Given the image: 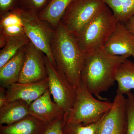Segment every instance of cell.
Wrapping results in <instances>:
<instances>
[{"label": "cell", "mask_w": 134, "mask_h": 134, "mask_svg": "<svg viewBox=\"0 0 134 134\" xmlns=\"http://www.w3.org/2000/svg\"><path fill=\"white\" fill-rule=\"evenodd\" d=\"M26 45L19 50L14 57L0 68L1 87L7 88L11 85L18 82L25 59Z\"/></svg>", "instance_id": "5bb4252c"}, {"label": "cell", "mask_w": 134, "mask_h": 134, "mask_svg": "<svg viewBox=\"0 0 134 134\" xmlns=\"http://www.w3.org/2000/svg\"><path fill=\"white\" fill-rule=\"evenodd\" d=\"M103 117L97 122L87 125L63 122V134H98L99 129Z\"/></svg>", "instance_id": "44dd1931"}, {"label": "cell", "mask_w": 134, "mask_h": 134, "mask_svg": "<svg viewBox=\"0 0 134 134\" xmlns=\"http://www.w3.org/2000/svg\"><path fill=\"white\" fill-rule=\"evenodd\" d=\"M51 96L48 89L29 105L30 115L48 125L64 118L65 115L64 110L52 100Z\"/></svg>", "instance_id": "30bf717a"}, {"label": "cell", "mask_w": 134, "mask_h": 134, "mask_svg": "<svg viewBox=\"0 0 134 134\" xmlns=\"http://www.w3.org/2000/svg\"><path fill=\"white\" fill-rule=\"evenodd\" d=\"M125 25L128 30L134 35V16L128 20Z\"/></svg>", "instance_id": "4316f807"}, {"label": "cell", "mask_w": 134, "mask_h": 134, "mask_svg": "<svg viewBox=\"0 0 134 134\" xmlns=\"http://www.w3.org/2000/svg\"><path fill=\"white\" fill-rule=\"evenodd\" d=\"M117 94L124 95L134 90V62L128 59L120 65L115 77Z\"/></svg>", "instance_id": "e0dca14e"}, {"label": "cell", "mask_w": 134, "mask_h": 134, "mask_svg": "<svg viewBox=\"0 0 134 134\" xmlns=\"http://www.w3.org/2000/svg\"><path fill=\"white\" fill-rule=\"evenodd\" d=\"M7 103V89L0 87V108Z\"/></svg>", "instance_id": "484cf974"}, {"label": "cell", "mask_w": 134, "mask_h": 134, "mask_svg": "<svg viewBox=\"0 0 134 134\" xmlns=\"http://www.w3.org/2000/svg\"><path fill=\"white\" fill-rule=\"evenodd\" d=\"M111 10L117 21L125 24L134 16V0H103Z\"/></svg>", "instance_id": "d6986e66"}, {"label": "cell", "mask_w": 134, "mask_h": 134, "mask_svg": "<svg viewBox=\"0 0 134 134\" xmlns=\"http://www.w3.org/2000/svg\"><path fill=\"white\" fill-rule=\"evenodd\" d=\"M113 102L96 99L80 82L77 88L76 98L73 108L63 122L87 125L97 122L111 108Z\"/></svg>", "instance_id": "277c9868"}, {"label": "cell", "mask_w": 134, "mask_h": 134, "mask_svg": "<svg viewBox=\"0 0 134 134\" xmlns=\"http://www.w3.org/2000/svg\"><path fill=\"white\" fill-rule=\"evenodd\" d=\"M6 89L7 103L21 100L30 105L48 89V80L30 83L17 82Z\"/></svg>", "instance_id": "7c38bea8"}, {"label": "cell", "mask_w": 134, "mask_h": 134, "mask_svg": "<svg viewBox=\"0 0 134 134\" xmlns=\"http://www.w3.org/2000/svg\"><path fill=\"white\" fill-rule=\"evenodd\" d=\"M26 34L10 38L0 51V68L16 54L19 50L30 42Z\"/></svg>", "instance_id": "ffe728a7"}, {"label": "cell", "mask_w": 134, "mask_h": 134, "mask_svg": "<svg viewBox=\"0 0 134 134\" xmlns=\"http://www.w3.org/2000/svg\"><path fill=\"white\" fill-rule=\"evenodd\" d=\"M54 29L51 51L55 66L77 89L81 82L85 54L79 47L75 36L61 22Z\"/></svg>", "instance_id": "7a4b0ae2"}, {"label": "cell", "mask_w": 134, "mask_h": 134, "mask_svg": "<svg viewBox=\"0 0 134 134\" xmlns=\"http://www.w3.org/2000/svg\"><path fill=\"white\" fill-rule=\"evenodd\" d=\"M29 105L17 100L9 102L0 108V125H12L30 115Z\"/></svg>", "instance_id": "2e32d148"}, {"label": "cell", "mask_w": 134, "mask_h": 134, "mask_svg": "<svg viewBox=\"0 0 134 134\" xmlns=\"http://www.w3.org/2000/svg\"><path fill=\"white\" fill-rule=\"evenodd\" d=\"M45 60L48 75V89L53 100L64 110L63 120H65L74 104L77 89L70 82L65 75L51 63L46 55Z\"/></svg>", "instance_id": "8992f818"}, {"label": "cell", "mask_w": 134, "mask_h": 134, "mask_svg": "<svg viewBox=\"0 0 134 134\" xmlns=\"http://www.w3.org/2000/svg\"><path fill=\"white\" fill-rule=\"evenodd\" d=\"M105 5L103 0H72L60 22L75 36L97 15Z\"/></svg>", "instance_id": "5b68a950"}, {"label": "cell", "mask_w": 134, "mask_h": 134, "mask_svg": "<svg viewBox=\"0 0 134 134\" xmlns=\"http://www.w3.org/2000/svg\"><path fill=\"white\" fill-rule=\"evenodd\" d=\"M45 56L30 41L26 45L25 59L18 82H33L48 79Z\"/></svg>", "instance_id": "ba28073f"}, {"label": "cell", "mask_w": 134, "mask_h": 134, "mask_svg": "<svg viewBox=\"0 0 134 134\" xmlns=\"http://www.w3.org/2000/svg\"><path fill=\"white\" fill-rule=\"evenodd\" d=\"M19 7V0H0V15Z\"/></svg>", "instance_id": "cb8c5ba5"}, {"label": "cell", "mask_w": 134, "mask_h": 134, "mask_svg": "<svg viewBox=\"0 0 134 134\" xmlns=\"http://www.w3.org/2000/svg\"><path fill=\"white\" fill-rule=\"evenodd\" d=\"M126 127V98L117 94L112 107L102 119L98 134H124Z\"/></svg>", "instance_id": "9c48e42d"}, {"label": "cell", "mask_w": 134, "mask_h": 134, "mask_svg": "<svg viewBox=\"0 0 134 134\" xmlns=\"http://www.w3.org/2000/svg\"><path fill=\"white\" fill-rule=\"evenodd\" d=\"M63 119H60L49 125L44 134H63L62 126Z\"/></svg>", "instance_id": "d4e9b609"}, {"label": "cell", "mask_w": 134, "mask_h": 134, "mask_svg": "<svg viewBox=\"0 0 134 134\" xmlns=\"http://www.w3.org/2000/svg\"><path fill=\"white\" fill-rule=\"evenodd\" d=\"M126 108L127 127L126 134H134V94L132 92L126 94Z\"/></svg>", "instance_id": "7402d4cb"}, {"label": "cell", "mask_w": 134, "mask_h": 134, "mask_svg": "<svg viewBox=\"0 0 134 134\" xmlns=\"http://www.w3.org/2000/svg\"><path fill=\"white\" fill-rule=\"evenodd\" d=\"M25 34L21 8L18 7L0 15V48L10 38Z\"/></svg>", "instance_id": "4fadbf2b"}, {"label": "cell", "mask_w": 134, "mask_h": 134, "mask_svg": "<svg viewBox=\"0 0 134 134\" xmlns=\"http://www.w3.org/2000/svg\"><path fill=\"white\" fill-rule=\"evenodd\" d=\"M104 48L111 55H129L134 59V35L130 33L125 24L118 22Z\"/></svg>", "instance_id": "8fae6325"}, {"label": "cell", "mask_w": 134, "mask_h": 134, "mask_svg": "<svg viewBox=\"0 0 134 134\" xmlns=\"http://www.w3.org/2000/svg\"><path fill=\"white\" fill-rule=\"evenodd\" d=\"M22 9L25 34L30 41L55 66L51 51V43L55 29L40 19L38 14Z\"/></svg>", "instance_id": "52a82bcc"}, {"label": "cell", "mask_w": 134, "mask_h": 134, "mask_svg": "<svg viewBox=\"0 0 134 134\" xmlns=\"http://www.w3.org/2000/svg\"><path fill=\"white\" fill-rule=\"evenodd\" d=\"M118 23L106 5L81 31L74 35L85 53L104 48Z\"/></svg>", "instance_id": "3957f363"}, {"label": "cell", "mask_w": 134, "mask_h": 134, "mask_svg": "<svg viewBox=\"0 0 134 134\" xmlns=\"http://www.w3.org/2000/svg\"><path fill=\"white\" fill-rule=\"evenodd\" d=\"M130 57L127 54L111 55L104 48L87 53L81 73V81L97 98L107 100L100 94L113 86L120 65Z\"/></svg>", "instance_id": "6da1fadb"}, {"label": "cell", "mask_w": 134, "mask_h": 134, "mask_svg": "<svg viewBox=\"0 0 134 134\" xmlns=\"http://www.w3.org/2000/svg\"><path fill=\"white\" fill-rule=\"evenodd\" d=\"M72 0H52L43 11L38 14L41 20L55 29L61 21L67 8Z\"/></svg>", "instance_id": "ac0fdd59"}, {"label": "cell", "mask_w": 134, "mask_h": 134, "mask_svg": "<svg viewBox=\"0 0 134 134\" xmlns=\"http://www.w3.org/2000/svg\"><path fill=\"white\" fill-rule=\"evenodd\" d=\"M52 0H19V7L25 10L38 14Z\"/></svg>", "instance_id": "603a6c76"}, {"label": "cell", "mask_w": 134, "mask_h": 134, "mask_svg": "<svg viewBox=\"0 0 134 134\" xmlns=\"http://www.w3.org/2000/svg\"><path fill=\"white\" fill-rule=\"evenodd\" d=\"M49 125L29 115L12 125H0V134H44Z\"/></svg>", "instance_id": "9a60e30c"}]
</instances>
